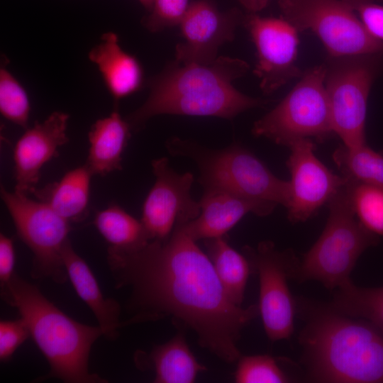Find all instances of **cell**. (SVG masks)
I'll return each instance as SVG.
<instances>
[{
  "label": "cell",
  "instance_id": "obj_22",
  "mask_svg": "<svg viewBox=\"0 0 383 383\" xmlns=\"http://www.w3.org/2000/svg\"><path fill=\"white\" fill-rule=\"evenodd\" d=\"M92 175L84 165L70 170L57 182L35 188L32 194L65 219L78 222L88 213Z\"/></svg>",
  "mask_w": 383,
  "mask_h": 383
},
{
  "label": "cell",
  "instance_id": "obj_28",
  "mask_svg": "<svg viewBox=\"0 0 383 383\" xmlns=\"http://www.w3.org/2000/svg\"><path fill=\"white\" fill-rule=\"evenodd\" d=\"M30 102L28 92L3 63L0 68V113L24 129L28 128Z\"/></svg>",
  "mask_w": 383,
  "mask_h": 383
},
{
  "label": "cell",
  "instance_id": "obj_27",
  "mask_svg": "<svg viewBox=\"0 0 383 383\" xmlns=\"http://www.w3.org/2000/svg\"><path fill=\"white\" fill-rule=\"evenodd\" d=\"M348 180L357 218L370 232L383 236V188Z\"/></svg>",
  "mask_w": 383,
  "mask_h": 383
},
{
  "label": "cell",
  "instance_id": "obj_20",
  "mask_svg": "<svg viewBox=\"0 0 383 383\" xmlns=\"http://www.w3.org/2000/svg\"><path fill=\"white\" fill-rule=\"evenodd\" d=\"M132 130L116 106L112 113L98 119L88 133L89 143L87 167L94 174L105 176L122 169V154Z\"/></svg>",
  "mask_w": 383,
  "mask_h": 383
},
{
  "label": "cell",
  "instance_id": "obj_4",
  "mask_svg": "<svg viewBox=\"0 0 383 383\" xmlns=\"http://www.w3.org/2000/svg\"><path fill=\"white\" fill-rule=\"evenodd\" d=\"M1 292L2 299L18 310L46 358L50 366L47 378L66 383L108 382L89 370L91 346L103 335L99 326L84 324L68 316L16 272Z\"/></svg>",
  "mask_w": 383,
  "mask_h": 383
},
{
  "label": "cell",
  "instance_id": "obj_25",
  "mask_svg": "<svg viewBox=\"0 0 383 383\" xmlns=\"http://www.w3.org/2000/svg\"><path fill=\"white\" fill-rule=\"evenodd\" d=\"M329 306L353 318H362L383 335V287L365 288L352 281L336 289Z\"/></svg>",
  "mask_w": 383,
  "mask_h": 383
},
{
  "label": "cell",
  "instance_id": "obj_16",
  "mask_svg": "<svg viewBox=\"0 0 383 383\" xmlns=\"http://www.w3.org/2000/svg\"><path fill=\"white\" fill-rule=\"evenodd\" d=\"M69 118L65 112L54 111L25 129L13 152L15 191L28 194L36 188L43 166L57 157L58 148L69 141Z\"/></svg>",
  "mask_w": 383,
  "mask_h": 383
},
{
  "label": "cell",
  "instance_id": "obj_9",
  "mask_svg": "<svg viewBox=\"0 0 383 383\" xmlns=\"http://www.w3.org/2000/svg\"><path fill=\"white\" fill-rule=\"evenodd\" d=\"M1 197L13 221L17 234L33 254L30 274L33 279L50 278L62 284L67 278L62 249L69 240L70 221L48 205L9 192L1 186Z\"/></svg>",
  "mask_w": 383,
  "mask_h": 383
},
{
  "label": "cell",
  "instance_id": "obj_14",
  "mask_svg": "<svg viewBox=\"0 0 383 383\" xmlns=\"http://www.w3.org/2000/svg\"><path fill=\"white\" fill-rule=\"evenodd\" d=\"M245 16L233 8L221 11L213 0L192 1L179 24L184 38L175 48L176 62L206 64L217 57L218 49L235 38Z\"/></svg>",
  "mask_w": 383,
  "mask_h": 383
},
{
  "label": "cell",
  "instance_id": "obj_34",
  "mask_svg": "<svg viewBox=\"0 0 383 383\" xmlns=\"http://www.w3.org/2000/svg\"><path fill=\"white\" fill-rule=\"evenodd\" d=\"M271 0H238L249 13H257L265 9Z\"/></svg>",
  "mask_w": 383,
  "mask_h": 383
},
{
  "label": "cell",
  "instance_id": "obj_1",
  "mask_svg": "<svg viewBox=\"0 0 383 383\" xmlns=\"http://www.w3.org/2000/svg\"><path fill=\"white\" fill-rule=\"evenodd\" d=\"M196 242L178 223L166 239L130 250L108 248L115 287L129 292L122 325L169 316L193 330L201 347L233 363L241 356V331L260 314L259 307L243 308L231 301Z\"/></svg>",
  "mask_w": 383,
  "mask_h": 383
},
{
  "label": "cell",
  "instance_id": "obj_3",
  "mask_svg": "<svg viewBox=\"0 0 383 383\" xmlns=\"http://www.w3.org/2000/svg\"><path fill=\"white\" fill-rule=\"evenodd\" d=\"M307 321L299 341L308 378L317 382L382 383L383 335L370 322L330 306L304 301Z\"/></svg>",
  "mask_w": 383,
  "mask_h": 383
},
{
  "label": "cell",
  "instance_id": "obj_32",
  "mask_svg": "<svg viewBox=\"0 0 383 383\" xmlns=\"http://www.w3.org/2000/svg\"><path fill=\"white\" fill-rule=\"evenodd\" d=\"M28 328L21 318L0 322V360L8 362L16 349L28 338Z\"/></svg>",
  "mask_w": 383,
  "mask_h": 383
},
{
  "label": "cell",
  "instance_id": "obj_17",
  "mask_svg": "<svg viewBox=\"0 0 383 383\" xmlns=\"http://www.w3.org/2000/svg\"><path fill=\"white\" fill-rule=\"evenodd\" d=\"M199 204V215L182 223L187 235L196 241L225 236L245 214L265 216L277 206L219 189H204Z\"/></svg>",
  "mask_w": 383,
  "mask_h": 383
},
{
  "label": "cell",
  "instance_id": "obj_11",
  "mask_svg": "<svg viewBox=\"0 0 383 383\" xmlns=\"http://www.w3.org/2000/svg\"><path fill=\"white\" fill-rule=\"evenodd\" d=\"M243 253L252 272L259 277V311L271 341L288 340L294 328L296 303L287 279L298 258L290 250H278L272 241L260 242L256 248L245 246Z\"/></svg>",
  "mask_w": 383,
  "mask_h": 383
},
{
  "label": "cell",
  "instance_id": "obj_15",
  "mask_svg": "<svg viewBox=\"0 0 383 383\" xmlns=\"http://www.w3.org/2000/svg\"><path fill=\"white\" fill-rule=\"evenodd\" d=\"M287 165L291 173L292 197L288 218L294 223L308 220L345 184L347 178L336 175L314 155L311 139L292 143Z\"/></svg>",
  "mask_w": 383,
  "mask_h": 383
},
{
  "label": "cell",
  "instance_id": "obj_8",
  "mask_svg": "<svg viewBox=\"0 0 383 383\" xmlns=\"http://www.w3.org/2000/svg\"><path fill=\"white\" fill-rule=\"evenodd\" d=\"M325 65V87L334 133L348 147L363 145L368 96L382 70L383 54L328 56Z\"/></svg>",
  "mask_w": 383,
  "mask_h": 383
},
{
  "label": "cell",
  "instance_id": "obj_13",
  "mask_svg": "<svg viewBox=\"0 0 383 383\" xmlns=\"http://www.w3.org/2000/svg\"><path fill=\"white\" fill-rule=\"evenodd\" d=\"M152 167L155 182L144 201L141 221L150 240H164L177 224L195 219L200 204L191 196L192 173L176 172L166 157L153 160Z\"/></svg>",
  "mask_w": 383,
  "mask_h": 383
},
{
  "label": "cell",
  "instance_id": "obj_33",
  "mask_svg": "<svg viewBox=\"0 0 383 383\" xmlns=\"http://www.w3.org/2000/svg\"><path fill=\"white\" fill-rule=\"evenodd\" d=\"M15 250L13 240L0 234V282L1 287L6 284L14 272Z\"/></svg>",
  "mask_w": 383,
  "mask_h": 383
},
{
  "label": "cell",
  "instance_id": "obj_5",
  "mask_svg": "<svg viewBox=\"0 0 383 383\" xmlns=\"http://www.w3.org/2000/svg\"><path fill=\"white\" fill-rule=\"evenodd\" d=\"M328 206V217L321 235L302 260H297L290 278L299 282L316 280L332 291L350 281L360 256L379 240L357 218L348 179Z\"/></svg>",
  "mask_w": 383,
  "mask_h": 383
},
{
  "label": "cell",
  "instance_id": "obj_35",
  "mask_svg": "<svg viewBox=\"0 0 383 383\" xmlns=\"http://www.w3.org/2000/svg\"><path fill=\"white\" fill-rule=\"evenodd\" d=\"M140 4L147 10L149 11V9L151 7L152 0H138Z\"/></svg>",
  "mask_w": 383,
  "mask_h": 383
},
{
  "label": "cell",
  "instance_id": "obj_29",
  "mask_svg": "<svg viewBox=\"0 0 383 383\" xmlns=\"http://www.w3.org/2000/svg\"><path fill=\"white\" fill-rule=\"evenodd\" d=\"M235 380L238 383H284L290 379L274 357L258 355L240 357Z\"/></svg>",
  "mask_w": 383,
  "mask_h": 383
},
{
  "label": "cell",
  "instance_id": "obj_19",
  "mask_svg": "<svg viewBox=\"0 0 383 383\" xmlns=\"http://www.w3.org/2000/svg\"><path fill=\"white\" fill-rule=\"evenodd\" d=\"M62 257L75 292L92 311L103 335L110 340H116L123 327L121 306L115 299L104 297L90 267L74 251L70 240L62 249Z\"/></svg>",
  "mask_w": 383,
  "mask_h": 383
},
{
  "label": "cell",
  "instance_id": "obj_7",
  "mask_svg": "<svg viewBox=\"0 0 383 383\" xmlns=\"http://www.w3.org/2000/svg\"><path fill=\"white\" fill-rule=\"evenodd\" d=\"M326 72L325 64L304 72L287 96L254 123L253 135L289 147L299 139L323 142L335 134L325 87Z\"/></svg>",
  "mask_w": 383,
  "mask_h": 383
},
{
  "label": "cell",
  "instance_id": "obj_24",
  "mask_svg": "<svg viewBox=\"0 0 383 383\" xmlns=\"http://www.w3.org/2000/svg\"><path fill=\"white\" fill-rule=\"evenodd\" d=\"M94 225L109 244L108 248L130 250L151 240L142 221L115 204L98 211Z\"/></svg>",
  "mask_w": 383,
  "mask_h": 383
},
{
  "label": "cell",
  "instance_id": "obj_18",
  "mask_svg": "<svg viewBox=\"0 0 383 383\" xmlns=\"http://www.w3.org/2000/svg\"><path fill=\"white\" fill-rule=\"evenodd\" d=\"M88 58L98 68L116 104L143 87L145 74L142 64L121 48L116 33H103L100 43L89 50Z\"/></svg>",
  "mask_w": 383,
  "mask_h": 383
},
{
  "label": "cell",
  "instance_id": "obj_26",
  "mask_svg": "<svg viewBox=\"0 0 383 383\" xmlns=\"http://www.w3.org/2000/svg\"><path fill=\"white\" fill-rule=\"evenodd\" d=\"M333 159L348 179L383 188V152L366 144L356 148L343 144L333 152Z\"/></svg>",
  "mask_w": 383,
  "mask_h": 383
},
{
  "label": "cell",
  "instance_id": "obj_2",
  "mask_svg": "<svg viewBox=\"0 0 383 383\" xmlns=\"http://www.w3.org/2000/svg\"><path fill=\"white\" fill-rule=\"evenodd\" d=\"M248 70L245 61L225 56L206 64L172 62L148 81L147 99L126 119L135 132L160 114L232 119L267 102L245 95L233 86Z\"/></svg>",
  "mask_w": 383,
  "mask_h": 383
},
{
  "label": "cell",
  "instance_id": "obj_30",
  "mask_svg": "<svg viewBox=\"0 0 383 383\" xmlns=\"http://www.w3.org/2000/svg\"><path fill=\"white\" fill-rule=\"evenodd\" d=\"M191 4L189 0H152L143 25L152 33L179 26Z\"/></svg>",
  "mask_w": 383,
  "mask_h": 383
},
{
  "label": "cell",
  "instance_id": "obj_6",
  "mask_svg": "<svg viewBox=\"0 0 383 383\" xmlns=\"http://www.w3.org/2000/svg\"><path fill=\"white\" fill-rule=\"evenodd\" d=\"M175 155L193 159L200 170L199 182L204 189H219L242 196L287 209L292 197L290 182L277 177L252 152L233 144L210 150L180 139L168 142Z\"/></svg>",
  "mask_w": 383,
  "mask_h": 383
},
{
  "label": "cell",
  "instance_id": "obj_12",
  "mask_svg": "<svg viewBox=\"0 0 383 383\" xmlns=\"http://www.w3.org/2000/svg\"><path fill=\"white\" fill-rule=\"evenodd\" d=\"M243 24L256 48L257 61L253 70L265 94H271L304 72L297 65L298 30L283 16H245Z\"/></svg>",
  "mask_w": 383,
  "mask_h": 383
},
{
  "label": "cell",
  "instance_id": "obj_10",
  "mask_svg": "<svg viewBox=\"0 0 383 383\" xmlns=\"http://www.w3.org/2000/svg\"><path fill=\"white\" fill-rule=\"evenodd\" d=\"M282 16L299 32H313L329 57L382 53L383 42L363 26L343 0H279Z\"/></svg>",
  "mask_w": 383,
  "mask_h": 383
},
{
  "label": "cell",
  "instance_id": "obj_31",
  "mask_svg": "<svg viewBox=\"0 0 383 383\" xmlns=\"http://www.w3.org/2000/svg\"><path fill=\"white\" fill-rule=\"evenodd\" d=\"M356 13L367 31L383 42V5L379 0H343Z\"/></svg>",
  "mask_w": 383,
  "mask_h": 383
},
{
  "label": "cell",
  "instance_id": "obj_23",
  "mask_svg": "<svg viewBox=\"0 0 383 383\" xmlns=\"http://www.w3.org/2000/svg\"><path fill=\"white\" fill-rule=\"evenodd\" d=\"M205 245L224 290L233 303L241 306L252 272L248 258L230 246L225 236L206 239Z\"/></svg>",
  "mask_w": 383,
  "mask_h": 383
},
{
  "label": "cell",
  "instance_id": "obj_21",
  "mask_svg": "<svg viewBox=\"0 0 383 383\" xmlns=\"http://www.w3.org/2000/svg\"><path fill=\"white\" fill-rule=\"evenodd\" d=\"M135 361L140 368L155 371L156 383H192L199 372L206 370L196 360L181 333L155 346L148 354L137 353Z\"/></svg>",
  "mask_w": 383,
  "mask_h": 383
}]
</instances>
